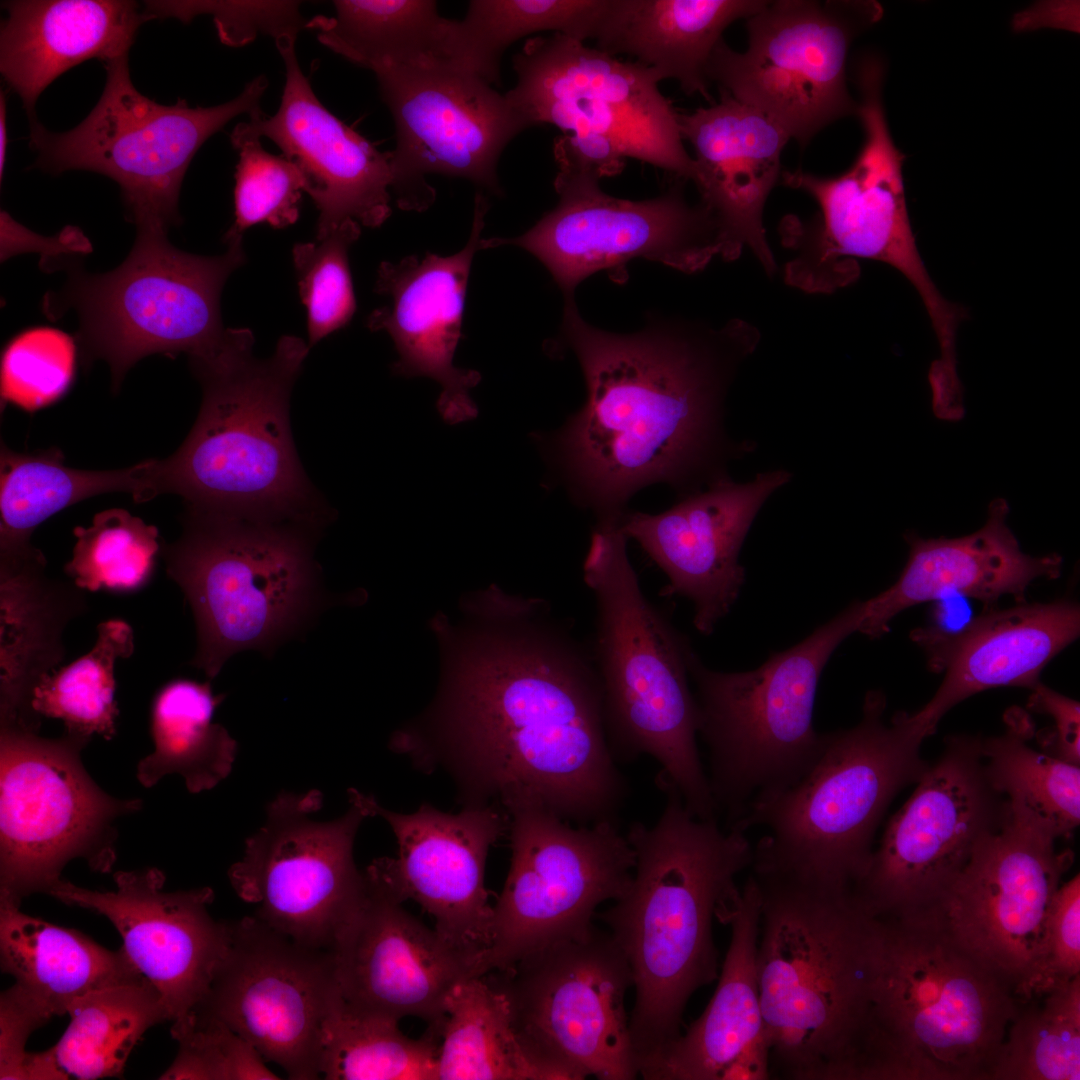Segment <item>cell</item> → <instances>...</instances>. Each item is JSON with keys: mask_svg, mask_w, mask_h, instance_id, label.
<instances>
[{"mask_svg": "<svg viewBox=\"0 0 1080 1080\" xmlns=\"http://www.w3.org/2000/svg\"><path fill=\"white\" fill-rule=\"evenodd\" d=\"M559 340L582 370V407L534 439L571 500L595 520L620 517L653 484L682 496L723 477L722 402L754 329L650 317L632 333L592 326L564 302Z\"/></svg>", "mask_w": 1080, "mask_h": 1080, "instance_id": "obj_1", "label": "cell"}, {"mask_svg": "<svg viewBox=\"0 0 1080 1080\" xmlns=\"http://www.w3.org/2000/svg\"><path fill=\"white\" fill-rule=\"evenodd\" d=\"M428 755L454 772L466 805L543 807L578 825L617 822L627 783L611 752L592 654L525 624L496 660L469 671Z\"/></svg>", "mask_w": 1080, "mask_h": 1080, "instance_id": "obj_2", "label": "cell"}, {"mask_svg": "<svg viewBox=\"0 0 1080 1080\" xmlns=\"http://www.w3.org/2000/svg\"><path fill=\"white\" fill-rule=\"evenodd\" d=\"M660 788L658 820L635 822L626 834L635 853L629 889L595 916L632 971L629 1031L639 1075L683 1032L694 992L718 978L713 920L753 861L743 832L695 817L674 788Z\"/></svg>", "mask_w": 1080, "mask_h": 1080, "instance_id": "obj_3", "label": "cell"}, {"mask_svg": "<svg viewBox=\"0 0 1080 1080\" xmlns=\"http://www.w3.org/2000/svg\"><path fill=\"white\" fill-rule=\"evenodd\" d=\"M770 1076L858 1080L875 914L853 888L754 871Z\"/></svg>", "mask_w": 1080, "mask_h": 1080, "instance_id": "obj_4", "label": "cell"}, {"mask_svg": "<svg viewBox=\"0 0 1080 1080\" xmlns=\"http://www.w3.org/2000/svg\"><path fill=\"white\" fill-rule=\"evenodd\" d=\"M858 1080H989L1021 1000L931 908L876 915Z\"/></svg>", "mask_w": 1080, "mask_h": 1080, "instance_id": "obj_5", "label": "cell"}, {"mask_svg": "<svg viewBox=\"0 0 1080 1080\" xmlns=\"http://www.w3.org/2000/svg\"><path fill=\"white\" fill-rule=\"evenodd\" d=\"M248 328H226L207 355L190 358L202 404L189 435L155 459L156 494L187 507L232 515L327 521V506L305 474L290 427V397L309 352L282 336L268 358L253 354Z\"/></svg>", "mask_w": 1080, "mask_h": 1080, "instance_id": "obj_6", "label": "cell"}, {"mask_svg": "<svg viewBox=\"0 0 1080 1080\" xmlns=\"http://www.w3.org/2000/svg\"><path fill=\"white\" fill-rule=\"evenodd\" d=\"M627 542L621 519L595 520L583 562V580L596 603L591 654L608 743L616 761L654 758L661 766L657 785L674 788L695 817L714 819L696 743L700 714L689 684L691 644L645 597Z\"/></svg>", "mask_w": 1080, "mask_h": 1080, "instance_id": "obj_7", "label": "cell"}, {"mask_svg": "<svg viewBox=\"0 0 1080 1080\" xmlns=\"http://www.w3.org/2000/svg\"><path fill=\"white\" fill-rule=\"evenodd\" d=\"M886 698L869 691L860 722L823 733L811 768L791 786L755 798L729 830L763 827L752 870L854 888L866 873L878 824L894 796L918 781L926 736L911 715L883 721Z\"/></svg>", "mask_w": 1080, "mask_h": 1080, "instance_id": "obj_8", "label": "cell"}, {"mask_svg": "<svg viewBox=\"0 0 1080 1080\" xmlns=\"http://www.w3.org/2000/svg\"><path fill=\"white\" fill-rule=\"evenodd\" d=\"M182 524L181 536L161 553L194 614L191 664L207 677L237 652L274 649L315 612L314 547L324 523L187 507Z\"/></svg>", "mask_w": 1080, "mask_h": 1080, "instance_id": "obj_9", "label": "cell"}, {"mask_svg": "<svg viewBox=\"0 0 1080 1080\" xmlns=\"http://www.w3.org/2000/svg\"><path fill=\"white\" fill-rule=\"evenodd\" d=\"M884 66L875 56L856 68L860 92L857 116L863 146L844 173L821 177L800 169L784 171V185L809 194L820 215L809 224L794 216L781 224L783 238L796 249L785 277L809 292H828L858 275L855 258L886 263L916 289L931 320L938 344L956 340L964 310L947 301L932 281L917 248L907 210L902 166L905 155L891 137L882 102Z\"/></svg>", "mask_w": 1080, "mask_h": 1080, "instance_id": "obj_10", "label": "cell"}, {"mask_svg": "<svg viewBox=\"0 0 1080 1080\" xmlns=\"http://www.w3.org/2000/svg\"><path fill=\"white\" fill-rule=\"evenodd\" d=\"M855 601L795 646L773 653L754 670L721 672L687 653L702 737L709 755V786L730 829L758 796L787 788L814 764L823 733L813 727L821 673L835 649L857 632Z\"/></svg>", "mask_w": 1080, "mask_h": 1080, "instance_id": "obj_11", "label": "cell"}, {"mask_svg": "<svg viewBox=\"0 0 1080 1080\" xmlns=\"http://www.w3.org/2000/svg\"><path fill=\"white\" fill-rule=\"evenodd\" d=\"M245 259L242 242L228 244L222 255L200 256L174 247L166 229L140 228L120 266L102 274L72 268L63 289L45 297V312L54 318L76 311L82 361H106L117 390L148 355L194 358L219 345L226 330L221 292Z\"/></svg>", "mask_w": 1080, "mask_h": 1080, "instance_id": "obj_12", "label": "cell"}, {"mask_svg": "<svg viewBox=\"0 0 1080 1080\" xmlns=\"http://www.w3.org/2000/svg\"><path fill=\"white\" fill-rule=\"evenodd\" d=\"M102 95L73 129L48 131L30 121L36 166L53 174L87 170L114 180L131 221L139 228L168 229L180 222L178 200L189 164L214 133L241 114L261 109L268 87L260 75L235 99L213 107L158 104L133 85L128 55L104 63Z\"/></svg>", "mask_w": 1080, "mask_h": 1080, "instance_id": "obj_13", "label": "cell"}, {"mask_svg": "<svg viewBox=\"0 0 1080 1080\" xmlns=\"http://www.w3.org/2000/svg\"><path fill=\"white\" fill-rule=\"evenodd\" d=\"M89 740L0 724V900L20 905L48 893L76 858L111 870L114 822L142 802L115 798L94 782L80 758Z\"/></svg>", "mask_w": 1080, "mask_h": 1080, "instance_id": "obj_14", "label": "cell"}, {"mask_svg": "<svg viewBox=\"0 0 1080 1080\" xmlns=\"http://www.w3.org/2000/svg\"><path fill=\"white\" fill-rule=\"evenodd\" d=\"M482 977L505 994L516 1036L546 1080L639 1076L625 1009L632 971L607 930L595 926Z\"/></svg>", "mask_w": 1080, "mask_h": 1080, "instance_id": "obj_15", "label": "cell"}, {"mask_svg": "<svg viewBox=\"0 0 1080 1080\" xmlns=\"http://www.w3.org/2000/svg\"><path fill=\"white\" fill-rule=\"evenodd\" d=\"M511 863L474 977L503 971L559 941L589 934L598 907L629 889L635 853L617 822L572 826L536 805L505 811Z\"/></svg>", "mask_w": 1080, "mask_h": 1080, "instance_id": "obj_16", "label": "cell"}, {"mask_svg": "<svg viewBox=\"0 0 1080 1080\" xmlns=\"http://www.w3.org/2000/svg\"><path fill=\"white\" fill-rule=\"evenodd\" d=\"M883 15L876 1L779 0L747 20L748 47L722 39L707 65L719 90L779 124L801 147L858 112L846 82L853 40Z\"/></svg>", "mask_w": 1080, "mask_h": 1080, "instance_id": "obj_17", "label": "cell"}, {"mask_svg": "<svg viewBox=\"0 0 1080 1080\" xmlns=\"http://www.w3.org/2000/svg\"><path fill=\"white\" fill-rule=\"evenodd\" d=\"M1056 839L1031 812L1007 800L1001 822L928 907L1023 1003L1039 996L1049 914L1073 859L1057 850Z\"/></svg>", "mask_w": 1080, "mask_h": 1080, "instance_id": "obj_18", "label": "cell"}, {"mask_svg": "<svg viewBox=\"0 0 1080 1080\" xmlns=\"http://www.w3.org/2000/svg\"><path fill=\"white\" fill-rule=\"evenodd\" d=\"M515 86L505 93L529 127L550 124L564 134L596 133L626 158L694 182L679 113L659 88L660 76L584 42L553 33L529 38L513 57Z\"/></svg>", "mask_w": 1080, "mask_h": 1080, "instance_id": "obj_19", "label": "cell"}, {"mask_svg": "<svg viewBox=\"0 0 1080 1080\" xmlns=\"http://www.w3.org/2000/svg\"><path fill=\"white\" fill-rule=\"evenodd\" d=\"M685 180L645 200L606 194L600 181L557 172L559 202L532 228L513 238L481 239L480 249L513 245L534 255L548 269L564 301L598 271H621L636 258L693 273L714 258L730 260L726 242L708 209L691 204Z\"/></svg>", "mask_w": 1080, "mask_h": 1080, "instance_id": "obj_20", "label": "cell"}, {"mask_svg": "<svg viewBox=\"0 0 1080 1080\" xmlns=\"http://www.w3.org/2000/svg\"><path fill=\"white\" fill-rule=\"evenodd\" d=\"M396 132L389 152L391 190L402 210L422 212L436 193L429 174L463 177L503 194L497 165L505 147L530 128L505 94L451 62L371 69Z\"/></svg>", "mask_w": 1080, "mask_h": 1080, "instance_id": "obj_21", "label": "cell"}, {"mask_svg": "<svg viewBox=\"0 0 1080 1080\" xmlns=\"http://www.w3.org/2000/svg\"><path fill=\"white\" fill-rule=\"evenodd\" d=\"M338 995L329 949L244 917L227 923L224 953L193 1011L225 1023L290 1079L312 1080Z\"/></svg>", "mask_w": 1080, "mask_h": 1080, "instance_id": "obj_22", "label": "cell"}, {"mask_svg": "<svg viewBox=\"0 0 1080 1080\" xmlns=\"http://www.w3.org/2000/svg\"><path fill=\"white\" fill-rule=\"evenodd\" d=\"M979 738L947 739L940 759L887 825L854 887L876 915H898L935 903L977 843L1001 822L1006 802L991 786Z\"/></svg>", "mask_w": 1080, "mask_h": 1080, "instance_id": "obj_23", "label": "cell"}, {"mask_svg": "<svg viewBox=\"0 0 1080 1080\" xmlns=\"http://www.w3.org/2000/svg\"><path fill=\"white\" fill-rule=\"evenodd\" d=\"M322 804L317 789L278 794L228 877L242 900L257 905L260 920L303 944L329 949L364 890L353 844L367 816L350 803L340 818L316 821L311 816Z\"/></svg>", "mask_w": 1080, "mask_h": 1080, "instance_id": "obj_24", "label": "cell"}, {"mask_svg": "<svg viewBox=\"0 0 1080 1080\" xmlns=\"http://www.w3.org/2000/svg\"><path fill=\"white\" fill-rule=\"evenodd\" d=\"M348 798L367 817H382L397 839V856L375 859L365 872L401 902L412 899L431 914L435 931L470 963L473 976L491 939L486 858L508 831V815L492 804L466 805L458 814L423 804L401 814L354 788Z\"/></svg>", "mask_w": 1080, "mask_h": 1080, "instance_id": "obj_25", "label": "cell"}, {"mask_svg": "<svg viewBox=\"0 0 1080 1080\" xmlns=\"http://www.w3.org/2000/svg\"><path fill=\"white\" fill-rule=\"evenodd\" d=\"M364 875V890L329 948L340 998L364 1014L442 1020L452 987L472 977L470 963Z\"/></svg>", "mask_w": 1080, "mask_h": 1080, "instance_id": "obj_26", "label": "cell"}, {"mask_svg": "<svg viewBox=\"0 0 1080 1080\" xmlns=\"http://www.w3.org/2000/svg\"><path fill=\"white\" fill-rule=\"evenodd\" d=\"M114 891H96L60 880L47 894L105 916L117 929L123 950L157 989L170 1021L202 1001L222 958L227 923L208 911L209 887L166 892L157 868L119 871Z\"/></svg>", "mask_w": 1080, "mask_h": 1080, "instance_id": "obj_27", "label": "cell"}, {"mask_svg": "<svg viewBox=\"0 0 1080 1080\" xmlns=\"http://www.w3.org/2000/svg\"><path fill=\"white\" fill-rule=\"evenodd\" d=\"M783 470L747 483L721 477L705 490L682 496L663 512L627 510L621 528L667 576L663 596L693 603V625L710 635L737 600L745 581L738 556L764 501L789 480Z\"/></svg>", "mask_w": 1080, "mask_h": 1080, "instance_id": "obj_28", "label": "cell"}, {"mask_svg": "<svg viewBox=\"0 0 1080 1080\" xmlns=\"http://www.w3.org/2000/svg\"><path fill=\"white\" fill-rule=\"evenodd\" d=\"M295 35L275 39L285 66L279 109H261L236 125L232 139L269 138L304 177V192L319 211L316 239L356 221L375 228L391 214L389 153L380 152L332 114L317 98L300 68Z\"/></svg>", "mask_w": 1080, "mask_h": 1080, "instance_id": "obj_29", "label": "cell"}, {"mask_svg": "<svg viewBox=\"0 0 1080 1080\" xmlns=\"http://www.w3.org/2000/svg\"><path fill=\"white\" fill-rule=\"evenodd\" d=\"M489 206L486 195L478 191L469 240L456 254L426 253L422 258L410 255L396 263L382 262L375 291L390 296L391 303L375 309L367 319L371 331L382 330L392 338L398 353L392 365L395 374L426 376L441 385L437 408L450 424L477 415L469 390L479 383L480 373L455 367L453 358L462 335L471 264L480 250Z\"/></svg>", "mask_w": 1080, "mask_h": 1080, "instance_id": "obj_30", "label": "cell"}, {"mask_svg": "<svg viewBox=\"0 0 1080 1080\" xmlns=\"http://www.w3.org/2000/svg\"><path fill=\"white\" fill-rule=\"evenodd\" d=\"M1079 633V605L1067 599L989 609L957 631H912L930 670L945 673L930 701L911 714L913 721L927 737L950 709L976 693L1004 686L1032 689Z\"/></svg>", "mask_w": 1080, "mask_h": 1080, "instance_id": "obj_31", "label": "cell"}, {"mask_svg": "<svg viewBox=\"0 0 1080 1080\" xmlns=\"http://www.w3.org/2000/svg\"><path fill=\"white\" fill-rule=\"evenodd\" d=\"M731 940L717 988L703 1013L641 1074L646 1080H765L769 1050L756 955L760 892L752 874L718 911Z\"/></svg>", "mask_w": 1080, "mask_h": 1080, "instance_id": "obj_32", "label": "cell"}, {"mask_svg": "<svg viewBox=\"0 0 1080 1080\" xmlns=\"http://www.w3.org/2000/svg\"><path fill=\"white\" fill-rule=\"evenodd\" d=\"M683 140L694 151V184L726 242L731 260L744 246L764 269H775L766 241L763 210L778 181L780 159L790 137L761 111L720 90V99L679 113Z\"/></svg>", "mask_w": 1080, "mask_h": 1080, "instance_id": "obj_33", "label": "cell"}, {"mask_svg": "<svg viewBox=\"0 0 1080 1080\" xmlns=\"http://www.w3.org/2000/svg\"><path fill=\"white\" fill-rule=\"evenodd\" d=\"M1009 505L1003 498L990 502L985 524L957 538L904 535L909 545L906 565L898 580L875 597L861 601L857 632L876 639L890 630V621L920 603L950 595L967 596L991 607L1004 595L1025 601V592L1038 578L1056 579L1062 557H1034L1021 551L1007 525Z\"/></svg>", "mask_w": 1080, "mask_h": 1080, "instance_id": "obj_34", "label": "cell"}, {"mask_svg": "<svg viewBox=\"0 0 1080 1080\" xmlns=\"http://www.w3.org/2000/svg\"><path fill=\"white\" fill-rule=\"evenodd\" d=\"M0 34V70L29 119L39 95L86 60L127 56L137 29L151 18L134 1H8Z\"/></svg>", "mask_w": 1080, "mask_h": 1080, "instance_id": "obj_35", "label": "cell"}, {"mask_svg": "<svg viewBox=\"0 0 1080 1080\" xmlns=\"http://www.w3.org/2000/svg\"><path fill=\"white\" fill-rule=\"evenodd\" d=\"M81 590L49 577L34 546L0 554V723L39 730L31 693L64 659V629L87 608Z\"/></svg>", "mask_w": 1080, "mask_h": 1080, "instance_id": "obj_36", "label": "cell"}, {"mask_svg": "<svg viewBox=\"0 0 1080 1080\" xmlns=\"http://www.w3.org/2000/svg\"><path fill=\"white\" fill-rule=\"evenodd\" d=\"M761 0H610L596 48L627 54L710 100L707 65L725 29L762 10Z\"/></svg>", "mask_w": 1080, "mask_h": 1080, "instance_id": "obj_37", "label": "cell"}, {"mask_svg": "<svg viewBox=\"0 0 1080 1080\" xmlns=\"http://www.w3.org/2000/svg\"><path fill=\"white\" fill-rule=\"evenodd\" d=\"M0 960L52 1016L67 1013L78 998L98 989L145 977L121 947L108 950L85 934L25 914L0 900Z\"/></svg>", "mask_w": 1080, "mask_h": 1080, "instance_id": "obj_38", "label": "cell"}, {"mask_svg": "<svg viewBox=\"0 0 1080 1080\" xmlns=\"http://www.w3.org/2000/svg\"><path fill=\"white\" fill-rule=\"evenodd\" d=\"M125 492L137 502L156 496L154 459L117 470H81L64 463L57 448L0 453V553L32 544L33 531L64 508L92 496Z\"/></svg>", "mask_w": 1080, "mask_h": 1080, "instance_id": "obj_39", "label": "cell"}, {"mask_svg": "<svg viewBox=\"0 0 1080 1080\" xmlns=\"http://www.w3.org/2000/svg\"><path fill=\"white\" fill-rule=\"evenodd\" d=\"M335 16L310 19L318 40L349 61L379 65L451 61L452 20L430 0H336Z\"/></svg>", "mask_w": 1080, "mask_h": 1080, "instance_id": "obj_40", "label": "cell"}, {"mask_svg": "<svg viewBox=\"0 0 1080 1080\" xmlns=\"http://www.w3.org/2000/svg\"><path fill=\"white\" fill-rule=\"evenodd\" d=\"M223 695H213L210 683L179 679L157 694L151 713L154 751L137 766V778L152 787L168 774H179L191 793L212 789L232 770L237 742L213 723Z\"/></svg>", "mask_w": 1080, "mask_h": 1080, "instance_id": "obj_41", "label": "cell"}, {"mask_svg": "<svg viewBox=\"0 0 1080 1080\" xmlns=\"http://www.w3.org/2000/svg\"><path fill=\"white\" fill-rule=\"evenodd\" d=\"M444 1012L436 1080H546L516 1036L505 994L485 978L457 982Z\"/></svg>", "mask_w": 1080, "mask_h": 1080, "instance_id": "obj_42", "label": "cell"}, {"mask_svg": "<svg viewBox=\"0 0 1080 1080\" xmlns=\"http://www.w3.org/2000/svg\"><path fill=\"white\" fill-rule=\"evenodd\" d=\"M70 1023L52 1047L70 1077H120L142 1035L170 1020L157 989L145 978L92 991L68 1008Z\"/></svg>", "mask_w": 1080, "mask_h": 1080, "instance_id": "obj_43", "label": "cell"}, {"mask_svg": "<svg viewBox=\"0 0 1080 1080\" xmlns=\"http://www.w3.org/2000/svg\"><path fill=\"white\" fill-rule=\"evenodd\" d=\"M610 0H473L454 20V58L489 84L500 79L505 50L517 40L552 31L575 40H596Z\"/></svg>", "mask_w": 1080, "mask_h": 1080, "instance_id": "obj_44", "label": "cell"}, {"mask_svg": "<svg viewBox=\"0 0 1080 1080\" xmlns=\"http://www.w3.org/2000/svg\"><path fill=\"white\" fill-rule=\"evenodd\" d=\"M443 1021L413 1039L399 1021L357 1012L338 995L323 1029L320 1073L328 1080H436Z\"/></svg>", "mask_w": 1080, "mask_h": 1080, "instance_id": "obj_45", "label": "cell"}, {"mask_svg": "<svg viewBox=\"0 0 1080 1080\" xmlns=\"http://www.w3.org/2000/svg\"><path fill=\"white\" fill-rule=\"evenodd\" d=\"M1005 722L1004 734L980 740L991 786L1031 812L1057 838L1067 837L1080 821L1079 765L1028 746L1034 725L1022 709L1007 711Z\"/></svg>", "mask_w": 1080, "mask_h": 1080, "instance_id": "obj_46", "label": "cell"}, {"mask_svg": "<svg viewBox=\"0 0 1080 1080\" xmlns=\"http://www.w3.org/2000/svg\"><path fill=\"white\" fill-rule=\"evenodd\" d=\"M93 648L67 666L45 676L34 687L29 710L39 728L41 717L64 722L65 731L91 738L98 734L111 739L119 714L114 699V665L134 651L133 630L120 619H110L97 627Z\"/></svg>", "mask_w": 1080, "mask_h": 1080, "instance_id": "obj_47", "label": "cell"}, {"mask_svg": "<svg viewBox=\"0 0 1080 1080\" xmlns=\"http://www.w3.org/2000/svg\"><path fill=\"white\" fill-rule=\"evenodd\" d=\"M1019 1008L989 1080L1080 1079V975Z\"/></svg>", "mask_w": 1080, "mask_h": 1080, "instance_id": "obj_48", "label": "cell"}, {"mask_svg": "<svg viewBox=\"0 0 1080 1080\" xmlns=\"http://www.w3.org/2000/svg\"><path fill=\"white\" fill-rule=\"evenodd\" d=\"M72 559L65 573L80 589L133 590L145 584L161 550L158 529L114 508L97 513L90 526H77Z\"/></svg>", "mask_w": 1080, "mask_h": 1080, "instance_id": "obj_49", "label": "cell"}, {"mask_svg": "<svg viewBox=\"0 0 1080 1080\" xmlns=\"http://www.w3.org/2000/svg\"><path fill=\"white\" fill-rule=\"evenodd\" d=\"M360 234L361 225L349 221L322 239L292 249L309 347L347 325L356 310L348 251Z\"/></svg>", "mask_w": 1080, "mask_h": 1080, "instance_id": "obj_50", "label": "cell"}, {"mask_svg": "<svg viewBox=\"0 0 1080 1080\" xmlns=\"http://www.w3.org/2000/svg\"><path fill=\"white\" fill-rule=\"evenodd\" d=\"M239 159L235 172L234 222L224 235L228 244L242 242L246 230L266 223L283 229L299 217L304 177L299 167L267 152L259 138L233 139Z\"/></svg>", "mask_w": 1080, "mask_h": 1080, "instance_id": "obj_51", "label": "cell"}, {"mask_svg": "<svg viewBox=\"0 0 1080 1080\" xmlns=\"http://www.w3.org/2000/svg\"><path fill=\"white\" fill-rule=\"evenodd\" d=\"M77 346L65 332L34 327L16 335L1 358V400L36 411L60 399L69 389Z\"/></svg>", "mask_w": 1080, "mask_h": 1080, "instance_id": "obj_52", "label": "cell"}, {"mask_svg": "<svg viewBox=\"0 0 1080 1080\" xmlns=\"http://www.w3.org/2000/svg\"><path fill=\"white\" fill-rule=\"evenodd\" d=\"M176 1058L159 1079L276 1080L261 1054L222 1021L195 1011L173 1021Z\"/></svg>", "mask_w": 1080, "mask_h": 1080, "instance_id": "obj_53", "label": "cell"}, {"mask_svg": "<svg viewBox=\"0 0 1080 1080\" xmlns=\"http://www.w3.org/2000/svg\"><path fill=\"white\" fill-rule=\"evenodd\" d=\"M296 1H149L145 12L151 17H176L190 21L198 14H210L220 40L230 46L251 42L258 34L275 39L295 35L308 28Z\"/></svg>", "mask_w": 1080, "mask_h": 1080, "instance_id": "obj_54", "label": "cell"}, {"mask_svg": "<svg viewBox=\"0 0 1080 1080\" xmlns=\"http://www.w3.org/2000/svg\"><path fill=\"white\" fill-rule=\"evenodd\" d=\"M1080 975V876L1058 888L1050 910L1039 996Z\"/></svg>", "mask_w": 1080, "mask_h": 1080, "instance_id": "obj_55", "label": "cell"}, {"mask_svg": "<svg viewBox=\"0 0 1080 1080\" xmlns=\"http://www.w3.org/2000/svg\"><path fill=\"white\" fill-rule=\"evenodd\" d=\"M53 1016L30 993L14 984L0 996V1079L30 1080V1034Z\"/></svg>", "mask_w": 1080, "mask_h": 1080, "instance_id": "obj_56", "label": "cell"}, {"mask_svg": "<svg viewBox=\"0 0 1080 1080\" xmlns=\"http://www.w3.org/2000/svg\"><path fill=\"white\" fill-rule=\"evenodd\" d=\"M553 152L558 171L598 181L621 173L627 159L612 140L596 133L563 134Z\"/></svg>", "mask_w": 1080, "mask_h": 1080, "instance_id": "obj_57", "label": "cell"}, {"mask_svg": "<svg viewBox=\"0 0 1080 1080\" xmlns=\"http://www.w3.org/2000/svg\"><path fill=\"white\" fill-rule=\"evenodd\" d=\"M1028 707L1050 715L1054 720L1051 731L1042 732L1039 742L1047 754L1079 765L1080 705L1039 682L1032 689Z\"/></svg>", "mask_w": 1080, "mask_h": 1080, "instance_id": "obj_58", "label": "cell"}, {"mask_svg": "<svg viewBox=\"0 0 1080 1080\" xmlns=\"http://www.w3.org/2000/svg\"><path fill=\"white\" fill-rule=\"evenodd\" d=\"M7 123H6V99L4 93L1 92L0 96V176L2 178L5 163H6V149H7Z\"/></svg>", "mask_w": 1080, "mask_h": 1080, "instance_id": "obj_59", "label": "cell"}]
</instances>
